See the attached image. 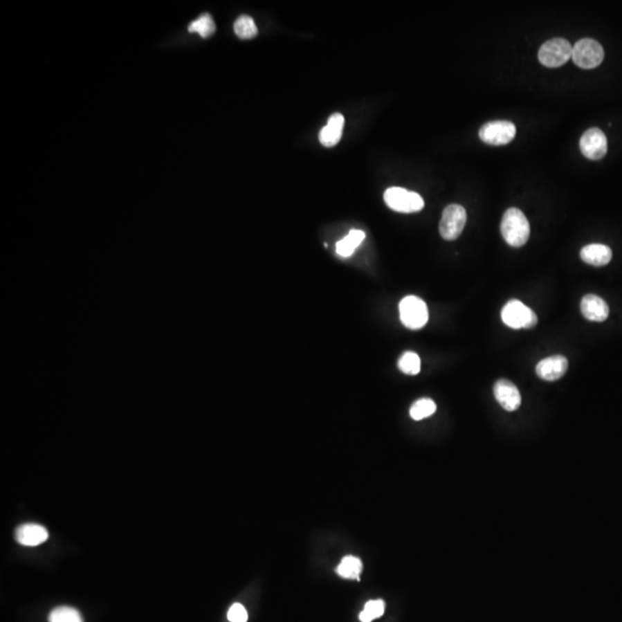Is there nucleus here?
I'll return each mask as SVG.
<instances>
[{
    "label": "nucleus",
    "instance_id": "nucleus-3",
    "mask_svg": "<svg viewBox=\"0 0 622 622\" xmlns=\"http://www.w3.org/2000/svg\"><path fill=\"white\" fill-rule=\"evenodd\" d=\"M400 320L410 330L422 329L429 320L426 302L417 296H406L399 304Z\"/></svg>",
    "mask_w": 622,
    "mask_h": 622
},
{
    "label": "nucleus",
    "instance_id": "nucleus-8",
    "mask_svg": "<svg viewBox=\"0 0 622 622\" xmlns=\"http://www.w3.org/2000/svg\"><path fill=\"white\" fill-rule=\"evenodd\" d=\"M515 125L511 121H491L485 124L479 131V138L486 145H509L515 138Z\"/></svg>",
    "mask_w": 622,
    "mask_h": 622
},
{
    "label": "nucleus",
    "instance_id": "nucleus-6",
    "mask_svg": "<svg viewBox=\"0 0 622 622\" xmlns=\"http://www.w3.org/2000/svg\"><path fill=\"white\" fill-rule=\"evenodd\" d=\"M571 51L573 46L569 42L564 38H554L540 46L538 59L545 67L557 68L571 58Z\"/></svg>",
    "mask_w": 622,
    "mask_h": 622
},
{
    "label": "nucleus",
    "instance_id": "nucleus-18",
    "mask_svg": "<svg viewBox=\"0 0 622 622\" xmlns=\"http://www.w3.org/2000/svg\"><path fill=\"white\" fill-rule=\"evenodd\" d=\"M234 31L241 39H251L257 36L258 29L253 17L241 15L234 24Z\"/></svg>",
    "mask_w": 622,
    "mask_h": 622
},
{
    "label": "nucleus",
    "instance_id": "nucleus-4",
    "mask_svg": "<svg viewBox=\"0 0 622 622\" xmlns=\"http://www.w3.org/2000/svg\"><path fill=\"white\" fill-rule=\"evenodd\" d=\"M384 201L390 209L396 212H419L424 208V201L421 195L400 187H391L386 190Z\"/></svg>",
    "mask_w": 622,
    "mask_h": 622
},
{
    "label": "nucleus",
    "instance_id": "nucleus-22",
    "mask_svg": "<svg viewBox=\"0 0 622 622\" xmlns=\"http://www.w3.org/2000/svg\"><path fill=\"white\" fill-rule=\"evenodd\" d=\"M398 367L403 374L417 375L421 372V358L414 351H407L400 358Z\"/></svg>",
    "mask_w": 622,
    "mask_h": 622
},
{
    "label": "nucleus",
    "instance_id": "nucleus-14",
    "mask_svg": "<svg viewBox=\"0 0 622 622\" xmlns=\"http://www.w3.org/2000/svg\"><path fill=\"white\" fill-rule=\"evenodd\" d=\"M345 119L341 113H333L327 121V125L320 131V141L324 147H334L338 145L342 136Z\"/></svg>",
    "mask_w": 622,
    "mask_h": 622
},
{
    "label": "nucleus",
    "instance_id": "nucleus-20",
    "mask_svg": "<svg viewBox=\"0 0 622 622\" xmlns=\"http://www.w3.org/2000/svg\"><path fill=\"white\" fill-rule=\"evenodd\" d=\"M436 410V403H433L432 400L423 398V399L417 400L416 403H413V406L410 407V417L415 421H421V419L433 415Z\"/></svg>",
    "mask_w": 622,
    "mask_h": 622
},
{
    "label": "nucleus",
    "instance_id": "nucleus-5",
    "mask_svg": "<svg viewBox=\"0 0 622 622\" xmlns=\"http://www.w3.org/2000/svg\"><path fill=\"white\" fill-rule=\"evenodd\" d=\"M604 48L598 42L585 38L576 42L571 51V59L580 68L592 69L604 60Z\"/></svg>",
    "mask_w": 622,
    "mask_h": 622
},
{
    "label": "nucleus",
    "instance_id": "nucleus-23",
    "mask_svg": "<svg viewBox=\"0 0 622 622\" xmlns=\"http://www.w3.org/2000/svg\"><path fill=\"white\" fill-rule=\"evenodd\" d=\"M385 612V603L382 599L377 601H369L365 604V610L360 613V620L362 622H372V620L381 618Z\"/></svg>",
    "mask_w": 622,
    "mask_h": 622
},
{
    "label": "nucleus",
    "instance_id": "nucleus-2",
    "mask_svg": "<svg viewBox=\"0 0 622 622\" xmlns=\"http://www.w3.org/2000/svg\"><path fill=\"white\" fill-rule=\"evenodd\" d=\"M502 320L511 329H533L536 327L537 315L519 300H511L502 310Z\"/></svg>",
    "mask_w": 622,
    "mask_h": 622
},
{
    "label": "nucleus",
    "instance_id": "nucleus-15",
    "mask_svg": "<svg viewBox=\"0 0 622 622\" xmlns=\"http://www.w3.org/2000/svg\"><path fill=\"white\" fill-rule=\"evenodd\" d=\"M582 261L594 266H604L612 259V250L605 244H592L582 248Z\"/></svg>",
    "mask_w": 622,
    "mask_h": 622
},
{
    "label": "nucleus",
    "instance_id": "nucleus-1",
    "mask_svg": "<svg viewBox=\"0 0 622 622\" xmlns=\"http://www.w3.org/2000/svg\"><path fill=\"white\" fill-rule=\"evenodd\" d=\"M500 230L504 240L511 247H522L529 240V221L524 213L516 208H511L504 213Z\"/></svg>",
    "mask_w": 622,
    "mask_h": 622
},
{
    "label": "nucleus",
    "instance_id": "nucleus-12",
    "mask_svg": "<svg viewBox=\"0 0 622 622\" xmlns=\"http://www.w3.org/2000/svg\"><path fill=\"white\" fill-rule=\"evenodd\" d=\"M581 311L583 316L592 322H604L610 315L607 303L595 294H588L582 299Z\"/></svg>",
    "mask_w": 622,
    "mask_h": 622
},
{
    "label": "nucleus",
    "instance_id": "nucleus-7",
    "mask_svg": "<svg viewBox=\"0 0 622 622\" xmlns=\"http://www.w3.org/2000/svg\"><path fill=\"white\" fill-rule=\"evenodd\" d=\"M467 223V212L459 204H450L443 210L439 223V233L447 241L457 240Z\"/></svg>",
    "mask_w": 622,
    "mask_h": 622
},
{
    "label": "nucleus",
    "instance_id": "nucleus-9",
    "mask_svg": "<svg viewBox=\"0 0 622 622\" xmlns=\"http://www.w3.org/2000/svg\"><path fill=\"white\" fill-rule=\"evenodd\" d=\"M580 149L587 158L599 161L607 152V138L599 128H590L582 135Z\"/></svg>",
    "mask_w": 622,
    "mask_h": 622
},
{
    "label": "nucleus",
    "instance_id": "nucleus-11",
    "mask_svg": "<svg viewBox=\"0 0 622 622\" xmlns=\"http://www.w3.org/2000/svg\"><path fill=\"white\" fill-rule=\"evenodd\" d=\"M567 369V358L562 355H554V356L544 358L537 365L536 374L540 378L544 379V381L554 382V381L564 377Z\"/></svg>",
    "mask_w": 622,
    "mask_h": 622
},
{
    "label": "nucleus",
    "instance_id": "nucleus-17",
    "mask_svg": "<svg viewBox=\"0 0 622 622\" xmlns=\"http://www.w3.org/2000/svg\"><path fill=\"white\" fill-rule=\"evenodd\" d=\"M362 568L363 566L358 558L354 557V556H347L341 560L340 565L338 566L336 571L341 578L360 580Z\"/></svg>",
    "mask_w": 622,
    "mask_h": 622
},
{
    "label": "nucleus",
    "instance_id": "nucleus-16",
    "mask_svg": "<svg viewBox=\"0 0 622 622\" xmlns=\"http://www.w3.org/2000/svg\"><path fill=\"white\" fill-rule=\"evenodd\" d=\"M365 239V233L363 230H351L347 237L337 244V253L342 257H349L354 253L355 249L363 242Z\"/></svg>",
    "mask_w": 622,
    "mask_h": 622
},
{
    "label": "nucleus",
    "instance_id": "nucleus-21",
    "mask_svg": "<svg viewBox=\"0 0 622 622\" xmlns=\"http://www.w3.org/2000/svg\"><path fill=\"white\" fill-rule=\"evenodd\" d=\"M50 622H83L79 611L68 606H62L53 610L48 616Z\"/></svg>",
    "mask_w": 622,
    "mask_h": 622
},
{
    "label": "nucleus",
    "instance_id": "nucleus-19",
    "mask_svg": "<svg viewBox=\"0 0 622 622\" xmlns=\"http://www.w3.org/2000/svg\"><path fill=\"white\" fill-rule=\"evenodd\" d=\"M188 30L190 33H197L201 37L208 38L216 31V24L210 14H202L188 26Z\"/></svg>",
    "mask_w": 622,
    "mask_h": 622
},
{
    "label": "nucleus",
    "instance_id": "nucleus-10",
    "mask_svg": "<svg viewBox=\"0 0 622 622\" xmlns=\"http://www.w3.org/2000/svg\"><path fill=\"white\" fill-rule=\"evenodd\" d=\"M495 398L507 412H515L521 406V394L518 387L507 379H500L495 384Z\"/></svg>",
    "mask_w": 622,
    "mask_h": 622
},
{
    "label": "nucleus",
    "instance_id": "nucleus-13",
    "mask_svg": "<svg viewBox=\"0 0 622 622\" xmlns=\"http://www.w3.org/2000/svg\"><path fill=\"white\" fill-rule=\"evenodd\" d=\"M48 538V530L35 523L22 524L17 530V542L24 547H37L39 544L44 543Z\"/></svg>",
    "mask_w": 622,
    "mask_h": 622
},
{
    "label": "nucleus",
    "instance_id": "nucleus-24",
    "mask_svg": "<svg viewBox=\"0 0 622 622\" xmlns=\"http://www.w3.org/2000/svg\"><path fill=\"white\" fill-rule=\"evenodd\" d=\"M227 619L230 620V622H247V610L244 609V605H241L239 603H235V604L230 606V611L227 613Z\"/></svg>",
    "mask_w": 622,
    "mask_h": 622
}]
</instances>
